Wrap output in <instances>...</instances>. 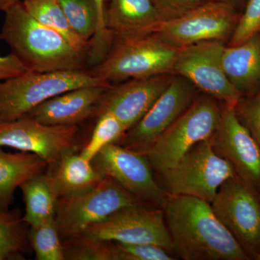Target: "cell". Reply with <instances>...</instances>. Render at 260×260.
Segmentation results:
<instances>
[{
	"mask_svg": "<svg viewBox=\"0 0 260 260\" xmlns=\"http://www.w3.org/2000/svg\"><path fill=\"white\" fill-rule=\"evenodd\" d=\"M235 112L260 148V90L250 96H243L235 106Z\"/></svg>",
	"mask_w": 260,
	"mask_h": 260,
	"instance_id": "obj_31",
	"label": "cell"
},
{
	"mask_svg": "<svg viewBox=\"0 0 260 260\" xmlns=\"http://www.w3.org/2000/svg\"><path fill=\"white\" fill-rule=\"evenodd\" d=\"M63 246L65 260H119L117 246L114 241L82 235L63 241Z\"/></svg>",
	"mask_w": 260,
	"mask_h": 260,
	"instance_id": "obj_28",
	"label": "cell"
},
{
	"mask_svg": "<svg viewBox=\"0 0 260 260\" xmlns=\"http://www.w3.org/2000/svg\"><path fill=\"white\" fill-rule=\"evenodd\" d=\"M97 117L91 138L80 153L84 159L90 162L104 147L119 144L127 132L126 126L112 113H101Z\"/></svg>",
	"mask_w": 260,
	"mask_h": 260,
	"instance_id": "obj_26",
	"label": "cell"
},
{
	"mask_svg": "<svg viewBox=\"0 0 260 260\" xmlns=\"http://www.w3.org/2000/svg\"><path fill=\"white\" fill-rule=\"evenodd\" d=\"M28 71V68L12 53L5 56L0 54V81L15 78Z\"/></svg>",
	"mask_w": 260,
	"mask_h": 260,
	"instance_id": "obj_34",
	"label": "cell"
},
{
	"mask_svg": "<svg viewBox=\"0 0 260 260\" xmlns=\"http://www.w3.org/2000/svg\"><path fill=\"white\" fill-rule=\"evenodd\" d=\"M112 85L92 70L28 71L0 81V120L13 121L23 117L48 99L74 89Z\"/></svg>",
	"mask_w": 260,
	"mask_h": 260,
	"instance_id": "obj_3",
	"label": "cell"
},
{
	"mask_svg": "<svg viewBox=\"0 0 260 260\" xmlns=\"http://www.w3.org/2000/svg\"><path fill=\"white\" fill-rule=\"evenodd\" d=\"M173 251L184 260H246L249 256L218 220L208 202L186 195L168 196L162 208Z\"/></svg>",
	"mask_w": 260,
	"mask_h": 260,
	"instance_id": "obj_1",
	"label": "cell"
},
{
	"mask_svg": "<svg viewBox=\"0 0 260 260\" xmlns=\"http://www.w3.org/2000/svg\"><path fill=\"white\" fill-rule=\"evenodd\" d=\"M222 64L227 78L242 96L260 90V34L224 49Z\"/></svg>",
	"mask_w": 260,
	"mask_h": 260,
	"instance_id": "obj_19",
	"label": "cell"
},
{
	"mask_svg": "<svg viewBox=\"0 0 260 260\" xmlns=\"http://www.w3.org/2000/svg\"><path fill=\"white\" fill-rule=\"evenodd\" d=\"M22 0H0V12L5 13Z\"/></svg>",
	"mask_w": 260,
	"mask_h": 260,
	"instance_id": "obj_36",
	"label": "cell"
},
{
	"mask_svg": "<svg viewBox=\"0 0 260 260\" xmlns=\"http://www.w3.org/2000/svg\"><path fill=\"white\" fill-rule=\"evenodd\" d=\"M99 15V27L92 40L90 41L88 54L89 64L95 66L102 62L107 56L114 43V37L106 28L104 20V2L95 0Z\"/></svg>",
	"mask_w": 260,
	"mask_h": 260,
	"instance_id": "obj_30",
	"label": "cell"
},
{
	"mask_svg": "<svg viewBox=\"0 0 260 260\" xmlns=\"http://www.w3.org/2000/svg\"><path fill=\"white\" fill-rule=\"evenodd\" d=\"M51 167L47 174L57 199L88 191L105 177L75 151L64 153Z\"/></svg>",
	"mask_w": 260,
	"mask_h": 260,
	"instance_id": "obj_20",
	"label": "cell"
},
{
	"mask_svg": "<svg viewBox=\"0 0 260 260\" xmlns=\"http://www.w3.org/2000/svg\"><path fill=\"white\" fill-rule=\"evenodd\" d=\"M48 166L36 154L8 153L0 148V210H9L17 188L27 179L44 172Z\"/></svg>",
	"mask_w": 260,
	"mask_h": 260,
	"instance_id": "obj_21",
	"label": "cell"
},
{
	"mask_svg": "<svg viewBox=\"0 0 260 260\" xmlns=\"http://www.w3.org/2000/svg\"><path fill=\"white\" fill-rule=\"evenodd\" d=\"M165 21L179 18L212 0H153Z\"/></svg>",
	"mask_w": 260,
	"mask_h": 260,
	"instance_id": "obj_33",
	"label": "cell"
},
{
	"mask_svg": "<svg viewBox=\"0 0 260 260\" xmlns=\"http://www.w3.org/2000/svg\"><path fill=\"white\" fill-rule=\"evenodd\" d=\"M104 20L114 41L150 35L165 21L153 0H105Z\"/></svg>",
	"mask_w": 260,
	"mask_h": 260,
	"instance_id": "obj_17",
	"label": "cell"
},
{
	"mask_svg": "<svg viewBox=\"0 0 260 260\" xmlns=\"http://www.w3.org/2000/svg\"><path fill=\"white\" fill-rule=\"evenodd\" d=\"M94 167L104 176L117 181L142 203L164 208L169 194L157 184L151 166L144 154L119 144L104 147L91 160Z\"/></svg>",
	"mask_w": 260,
	"mask_h": 260,
	"instance_id": "obj_12",
	"label": "cell"
},
{
	"mask_svg": "<svg viewBox=\"0 0 260 260\" xmlns=\"http://www.w3.org/2000/svg\"><path fill=\"white\" fill-rule=\"evenodd\" d=\"M180 49L164 42L155 34L136 39L114 40L107 56L92 71L111 84L173 74Z\"/></svg>",
	"mask_w": 260,
	"mask_h": 260,
	"instance_id": "obj_4",
	"label": "cell"
},
{
	"mask_svg": "<svg viewBox=\"0 0 260 260\" xmlns=\"http://www.w3.org/2000/svg\"><path fill=\"white\" fill-rule=\"evenodd\" d=\"M138 204L143 203L105 176L92 189L57 200L55 220L61 240L80 237L89 226L104 221L117 210Z\"/></svg>",
	"mask_w": 260,
	"mask_h": 260,
	"instance_id": "obj_6",
	"label": "cell"
},
{
	"mask_svg": "<svg viewBox=\"0 0 260 260\" xmlns=\"http://www.w3.org/2000/svg\"><path fill=\"white\" fill-rule=\"evenodd\" d=\"M70 26L80 38L90 43L99 27L95 0H59Z\"/></svg>",
	"mask_w": 260,
	"mask_h": 260,
	"instance_id": "obj_25",
	"label": "cell"
},
{
	"mask_svg": "<svg viewBox=\"0 0 260 260\" xmlns=\"http://www.w3.org/2000/svg\"><path fill=\"white\" fill-rule=\"evenodd\" d=\"M142 205L117 210L104 221L89 226L82 235L126 244H154L173 251L164 210Z\"/></svg>",
	"mask_w": 260,
	"mask_h": 260,
	"instance_id": "obj_9",
	"label": "cell"
},
{
	"mask_svg": "<svg viewBox=\"0 0 260 260\" xmlns=\"http://www.w3.org/2000/svg\"><path fill=\"white\" fill-rule=\"evenodd\" d=\"M259 191L260 193V189H259ZM256 259L260 260V253H259V254H258L257 255H256Z\"/></svg>",
	"mask_w": 260,
	"mask_h": 260,
	"instance_id": "obj_37",
	"label": "cell"
},
{
	"mask_svg": "<svg viewBox=\"0 0 260 260\" xmlns=\"http://www.w3.org/2000/svg\"><path fill=\"white\" fill-rule=\"evenodd\" d=\"M212 1L217 2V3H222V4L226 5L237 11L242 13V10L244 9L247 0H212Z\"/></svg>",
	"mask_w": 260,
	"mask_h": 260,
	"instance_id": "obj_35",
	"label": "cell"
},
{
	"mask_svg": "<svg viewBox=\"0 0 260 260\" xmlns=\"http://www.w3.org/2000/svg\"><path fill=\"white\" fill-rule=\"evenodd\" d=\"M110 86L83 87L51 98L27 115L46 125H78L95 114V108Z\"/></svg>",
	"mask_w": 260,
	"mask_h": 260,
	"instance_id": "obj_18",
	"label": "cell"
},
{
	"mask_svg": "<svg viewBox=\"0 0 260 260\" xmlns=\"http://www.w3.org/2000/svg\"><path fill=\"white\" fill-rule=\"evenodd\" d=\"M210 140L215 153L232 164L238 177L260 189V148L238 119L235 107L221 104L220 120Z\"/></svg>",
	"mask_w": 260,
	"mask_h": 260,
	"instance_id": "obj_14",
	"label": "cell"
},
{
	"mask_svg": "<svg viewBox=\"0 0 260 260\" xmlns=\"http://www.w3.org/2000/svg\"><path fill=\"white\" fill-rule=\"evenodd\" d=\"M225 46L221 42H205L181 48L173 74L189 80L220 104L235 107L243 96L224 71L222 56Z\"/></svg>",
	"mask_w": 260,
	"mask_h": 260,
	"instance_id": "obj_10",
	"label": "cell"
},
{
	"mask_svg": "<svg viewBox=\"0 0 260 260\" xmlns=\"http://www.w3.org/2000/svg\"><path fill=\"white\" fill-rule=\"evenodd\" d=\"M220 114L221 104L200 93L147 150L145 155L151 167L161 174L174 167L194 145L211 138Z\"/></svg>",
	"mask_w": 260,
	"mask_h": 260,
	"instance_id": "obj_5",
	"label": "cell"
},
{
	"mask_svg": "<svg viewBox=\"0 0 260 260\" xmlns=\"http://www.w3.org/2000/svg\"><path fill=\"white\" fill-rule=\"evenodd\" d=\"M78 131V125H46L28 116L0 120V148L36 154L51 167L64 153L76 152Z\"/></svg>",
	"mask_w": 260,
	"mask_h": 260,
	"instance_id": "obj_13",
	"label": "cell"
},
{
	"mask_svg": "<svg viewBox=\"0 0 260 260\" xmlns=\"http://www.w3.org/2000/svg\"><path fill=\"white\" fill-rule=\"evenodd\" d=\"M173 74L125 80L112 85L98 102L95 114L112 113L129 130L153 107L172 81Z\"/></svg>",
	"mask_w": 260,
	"mask_h": 260,
	"instance_id": "obj_16",
	"label": "cell"
},
{
	"mask_svg": "<svg viewBox=\"0 0 260 260\" xmlns=\"http://www.w3.org/2000/svg\"><path fill=\"white\" fill-rule=\"evenodd\" d=\"M30 249L28 229L20 210H0V260L25 259Z\"/></svg>",
	"mask_w": 260,
	"mask_h": 260,
	"instance_id": "obj_24",
	"label": "cell"
},
{
	"mask_svg": "<svg viewBox=\"0 0 260 260\" xmlns=\"http://www.w3.org/2000/svg\"><path fill=\"white\" fill-rule=\"evenodd\" d=\"M251 188L236 176L220 186L210 205L237 241L255 248L260 245V203Z\"/></svg>",
	"mask_w": 260,
	"mask_h": 260,
	"instance_id": "obj_15",
	"label": "cell"
},
{
	"mask_svg": "<svg viewBox=\"0 0 260 260\" xmlns=\"http://www.w3.org/2000/svg\"><path fill=\"white\" fill-rule=\"evenodd\" d=\"M119 260H173L169 251L154 244H126L115 242Z\"/></svg>",
	"mask_w": 260,
	"mask_h": 260,
	"instance_id": "obj_32",
	"label": "cell"
},
{
	"mask_svg": "<svg viewBox=\"0 0 260 260\" xmlns=\"http://www.w3.org/2000/svg\"><path fill=\"white\" fill-rule=\"evenodd\" d=\"M241 13L226 5L210 1L179 18L164 21L154 34L178 48L205 42L227 44Z\"/></svg>",
	"mask_w": 260,
	"mask_h": 260,
	"instance_id": "obj_8",
	"label": "cell"
},
{
	"mask_svg": "<svg viewBox=\"0 0 260 260\" xmlns=\"http://www.w3.org/2000/svg\"><path fill=\"white\" fill-rule=\"evenodd\" d=\"M260 34V0H247L227 47H236Z\"/></svg>",
	"mask_w": 260,
	"mask_h": 260,
	"instance_id": "obj_29",
	"label": "cell"
},
{
	"mask_svg": "<svg viewBox=\"0 0 260 260\" xmlns=\"http://www.w3.org/2000/svg\"><path fill=\"white\" fill-rule=\"evenodd\" d=\"M24 8L38 22L59 32L78 50L88 54L90 43L70 26L59 0H22Z\"/></svg>",
	"mask_w": 260,
	"mask_h": 260,
	"instance_id": "obj_23",
	"label": "cell"
},
{
	"mask_svg": "<svg viewBox=\"0 0 260 260\" xmlns=\"http://www.w3.org/2000/svg\"><path fill=\"white\" fill-rule=\"evenodd\" d=\"M189 80L174 75L172 81L143 118L126 132L119 145L145 154L201 93Z\"/></svg>",
	"mask_w": 260,
	"mask_h": 260,
	"instance_id": "obj_11",
	"label": "cell"
},
{
	"mask_svg": "<svg viewBox=\"0 0 260 260\" xmlns=\"http://www.w3.org/2000/svg\"><path fill=\"white\" fill-rule=\"evenodd\" d=\"M4 13L0 40L9 46L12 54L30 71L87 70L88 54L78 50L59 32L32 18L22 2Z\"/></svg>",
	"mask_w": 260,
	"mask_h": 260,
	"instance_id": "obj_2",
	"label": "cell"
},
{
	"mask_svg": "<svg viewBox=\"0 0 260 260\" xmlns=\"http://www.w3.org/2000/svg\"><path fill=\"white\" fill-rule=\"evenodd\" d=\"M28 239L37 260H65L64 246L55 217L30 226Z\"/></svg>",
	"mask_w": 260,
	"mask_h": 260,
	"instance_id": "obj_27",
	"label": "cell"
},
{
	"mask_svg": "<svg viewBox=\"0 0 260 260\" xmlns=\"http://www.w3.org/2000/svg\"><path fill=\"white\" fill-rule=\"evenodd\" d=\"M19 188L23 193L25 206L23 220L27 225L37 226L55 217L58 199L47 173L34 176Z\"/></svg>",
	"mask_w": 260,
	"mask_h": 260,
	"instance_id": "obj_22",
	"label": "cell"
},
{
	"mask_svg": "<svg viewBox=\"0 0 260 260\" xmlns=\"http://www.w3.org/2000/svg\"><path fill=\"white\" fill-rule=\"evenodd\" d=\"M160 174L168 194L210 203L220 186L237 176L232 164L215 153L210 138L194 145L174 167Z\"/></svg>",
	"mask_w": 260,
	"mask_h": 260,
	"instance_id": "obj_7",
	"label": "cell"
}]
</instances>
